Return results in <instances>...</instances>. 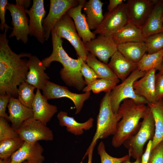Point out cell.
Listing matches in <instances>:
<instances>
[{
	"mask_svg": "<svg viewBox=\"0 0 163 163\" xmlns=\"http://www.w3.org/2000/svg\"><path fill=\"white\" fill-rule=\"evenodd\" d=\"M8 29L0 34V95L8 94L18 97V86L25 81L29 70L30 53L14 52L9 45L7 33Z\"/></svg>",
	"mask_w": 163,
	"mask_h": 163,
	"instance_id": "obj_1",
	"label": "cell"
},
{
	"mask_svg": "<svg viewBox=\"0 0 163 163\" xmlns=\"http://www.w3.org/2000/svg\"><path fill=\"white\" fill-rule=\"evenodd\" d=\"M53 51L49 56L42 60L45 67L56 61L61 63L63 68L60 72L62 80L66 84L73 87L79 91L83 90L86 85L80 72L81 65L84 61L81 58L77 59L70 57L62 46L63 41L53 29L51 32Z\"/></svg>",
	"mask_w": 163,
	"mask_h": 163,
	"instance_id": "obj_2",
	"label": "cell"
},
{
	"mask_svg": "<svg viewBox=\"0 0 163 163\" xmlns=\"http://www.w3.org/2000/svg\"><path fill=\"white\" fill-rule=\"evenodd\" d=\"M147 106L138 104L131 99H126L120 105L118 113L122 116L117 123V130L113 136L112 145L115 148L119 147L124 142L135 135L139 130Z\"/></svg>",
	"mask_w": 163,
	"mask_h": 163,
	"instance_id": "obj_3",
	"label": "cell"
},
{
	"mask_svg": "<svg viewBox=\"0 0 163 163\" xmlns=\"http://www.w3.org/2000/svg\"><path fill=\"white\" fill-rule=\"evenodd\" d=\"M110 92L106 93L101 100L97 121V128L92 142L85 154L94 149L98 140L114 135L116 131L118 123L122 118L119 113L115 114L111 107Z\"/></svg>",
	"mask_w": 163,
	"mask_h": 163,
	"instance_id": "obj_4",
	"label": "cell"
},
{
	"mask_svg": "<svg viewBox=\"0 0 163 163\" xmlns=\"http://www.w3.org/2000/svg\"><path fill=\"white\" fill-rule=\"evenodd\" d=\"M143 120L139 130L134 135L123 143L128 151V154L134 158H141L144 145L148 140H152L155 133V124L151 110L147 105Z\"/></svg>",
	"mask_w": 163,
	"mask_h": 163,
	"instance_id": "obj_5",
	"label": "cell"
},
{
	"mask_svg": "<svg viewBox=\"0 0 163 163\" xmlns=\"http://www.w3.org/2000/svg\"><path fill=\"white\" fill-rule=\"evenodd\" d=\"M146 72L136 69L121 84L116 85L111 90L110 94V100L114 113H118L121 102L126 99H132L138 104L148 103L144 97L135 93L133 86L134 82L142 77Z\"/></svg>",
	"mask_w": 163,
	"mask_h": 163,
	"instance_id": "obj_6",
	"label": "cell"
},
{
	"mask_svg": "<svg viewBox=\"0 0 163 163\" xmlns=\"http://www.w3.org/2000/svg\"><path fill=\"white\" fill-rule=\"evenodd\" d=\"M53 29L58 37L66 39L70 43L78 57L85 62L89 52L76 32L73 20L67 13L57 22Z\"/></svg>",
	"mask_w": 163,
	"mask_h": 163,
	"instance_id": "obj_7",
	"label": "cell"
},
{
	"mask_svg": "<svg viewBox=\"0 0 163 163\" xmlns=\"http://www.w3.org/2000/svg\"><path fill=\"white\" fill-rule=\"evenodd\" d=\"M129 21L126 4L123 2L106 13L100 24L93 32L95 34L112 37Z\"/></svg>",
	"mask_w": 163,
	"mask_h": 163,
	"instance_id": "obj_8",
	"label": "cell"
},
{
	"mask_svg": "<svg viewBox=\"0 0 163 163\" xmlns=\"http://www.w3.org/2000/svg\"><path fill=\"white\" fill-rule=\"evenodd\" d=\"M15 131L24 142L28 143L52 141L53 138L52 131L34 117L24 121Z\"/></svg>",
	"mask_w": 163,
	"mask_h": 163,
	"instance_id": "obj_9",
	"label": "cell"
},
{
	"mask_svg": "<svg viewBox=\"0 0 163 163\" xmlns=\"http://www.w3.org/2000/svg\"><path fill=\"white\" fill-rule=\"evenodd\" d=\"M43 90V96L47 100L65 97L71 100L75 108V114L81 111L85 102L88 99L90 92L77 94L70 91L67 87L60 85L47 80Z\"/></svg>",
	"mask_w": 163,
	"mask_h": 163,
	"instance_id": "obj_10",
	"label": "cell"
},
{
	"mask_svg": "<svg viewBox=\"0 0 163 163\" xmlns=\"http://www.w3.org/2000/svg\"><path fill=\"white\" fill-rule=\"evenodd\" d=\"M79 0H50L49 13L43 19V26L45 40H48L51 32L57 22L70 8L78 5Z\"/></svg>",
	"mask_w": 163,
	"mask_h": 163,
	"instance_id": "obj_11",
	"label": "cell"
},
{
	"mask_svg": "<svg viewBox=\"0 0 163 163\" xmlns=\"http://www.w3.org/2000/svg\"><path fill=\"white\" fill-rule=\"evenodd\" d=\"M7 9L10 12L12 18L11 22L13 30L9 38L15 37L18 41L21 40L26 44L29 35V20L26 15L25 10L16 4L8 3Z\"/></svg>",
	"mask_w": 163,
	"mask_h": 163,
	"instance_id": "obj_12",
	"label": "cell"
},
{
	"mask_svg": "<svg viewBox=\"0 0 163 163\" xmlns=\"http://www.w3.org/2000/svg\"><path fill=\"white\" fill-rule=\"evenodd\" d=\"M84 43L88 52L106 64H108L109 59L117 51V45L112 37L99 35L90 41Z\"/></svg>",
	"mask_w": 163,
	"mask_h": 163,
	"instance_id": "obj_13",
	"label": "cell"
},
{
	"mask_svg": "<svg viewBox=\"0 0 163 163\" xmlns=\"http://www.w3.org/2000/svg\"><path fill=\"white\" fill-rule=\"evenodd\" d=\"M44 2L43 0H33L30 9L25 11L29 17V35L35 37L41 43L45 40L43 26V18L46 14Z\"/></svg>",
	"mask_w": 163,
	"mask_h": 163,
	"instance_id": "obj_14",
	"label": "cell"
},
{
	"mask_svg": "<svg viewBox=\"0 0 163 163\" xmlns=\"http://www.w3.org/2000/svg\"><path fill=\"white\" fill-rule=\"evenodd\" d=\"M156 0H128L126 3L129 21L142 27Z\"/></svg>",
	"mask_w": 163,
	"mask_h": 163,
	"instance_id": "obj_15",
	"label": "cell"
},
{
	"mask_svg": "<svg viewBox=\"0 0 163 163\" xmlns=\"http://www.w3.org/2000/svg\"><path fill=\"white\" fill-rule=\"evenodd\" d=\"M44 149L38 142L30 143L24 142L21 148L11 156V163H42L45 157L42 154Z\"/></svg>",
	"mask_w": 163,
	"mask_h": 163,
	"instance_id": "obj_16",
	"label": "cell"
},
{
	"mask_svg": "<svg viewBox=\"0 0 163 163\" xmlns=\"http://www.w3.org/2000/svg\"><path fill=\"white\" fill-rule=\"evenodd\" d=\"M156 71L153 69L147 71L142 77L133 84L135 93L144 97L149 103L157 101L155 92Z\"/></svg>",
	"mask_w": 163,
	"mask_h": 163,
	"instance_id": "obj_17",
	"label": "cell"
},
{
	"mask_svg": "<svg viewBox=\"0 0 163 163\" xmlns=\"http://www.w3.org/2000/svg\"><path fill=\"white\" fill-rule=\"evenodd\" d=\"M86 1L79 0L78 5L70 8L67 12L73 20L78 34L84 43L89 41L96 37V34L89 29L85 15L82 13V9Z\"/></svg>",
	"mask_w": 163,
	"mask_h": 163,
	"instance_id": "obj_18",
	"label": "cell"
},
{
	"mask_svg": "<svg viewBox=\"0 0 163 163\" xmlns=\"http://www.w3.org/2000/svg\"><path fill=\"white\" fill-rule=\"evenodd\" d=\"M33 101L32 109L34 118L46 126L54 115L57 111L56 105L48 103L47 100L41 94L40 90L37 89Z\"/></svg>",
	"mask_w": 163,
	"mask_h": 163,
	"instance_id": "obj_19",
	"label": "cell"
},
{
	"mask_svg": "<svg viewBox=\"0 0 163 163\" xmlns=\"http://www.w3.org/2000/svg\"><path fill=\"white\" fill-rule=\"evenodd\" d=\"M29 70L25 82L37 89L43 90L46 82L50 78L45 72V67L42 60L37 56L31 55L28 59Z\"/></svg>",
	"mask_w": 163,
	"mask_h": 163,
	"instance_id": "obj_20",
	"label": "cell"
},
{
	"mask_svg": "<svg viewBox=\"0 0 163 163\" xmlns=\"http://www.w3.org/2000/svg\"><path fill=\"white\" fill-rule=\"evenodd\" d=\"M141 28L145 38L163 32V0H156Z\"/></svg>",
	"mask_w": 163,
	"mask_h": 163,
	"instance_id": "obj_21",
	"label": "cell"
},
{
	"mask_svg": "<svg viewBox=\"0 0 163 163\" xmlns=\"http://www.w3.org/2000/svg\"><path fill=\"white\" fill-rule=\"evenodd\" d=\"M7 107L9 120L11 123V126L15 130L24 121L34 117L32 109L23 105L18 98L14 97H11Z\"/></svg>",
	"mask_w": 163,
	"mask_h": 163,
	"instance_id": "obj_22",
	"label": "cell"
},
{
	"mask_svg": "<svg viewBox=\"0 0 163 163\" xmlns=\"http://www.w3.org/2000/svg\"><path fill=\"white\" fill-rule=\"evenodd\" d=\"M108 65L118 78L122 82L137 69L136 63L126 58L118 51L111 56Z\"/></svg>",
	"mask_w": 163,
	"mask_h": 163,
	"instance_id": "obj_23",
	"label": "cell"
},
{
	"mask_svg": "<svg viewBox=\"0 0 163 163\" xmlns=\"http://www.w3.org/2000/svg\"><path fill=\"white\" fill-rule=\"evenodd\" d=\"M115 43L118 45L132 42H145L141 27L129 21L112 36Z\"/></svg>",
	"mask_w": 163,
	"mask_h": 163,
	"instance_id": "obj_24",
	"label": "cell"
},
{
	"mask_svg": "<svg viewBox=\"0 0 163 163\" xmlns=\"http://www.w3.org/2000/svg\"><path fill=\"white\" fill-rule=\"evenodd\" d=\"M59 124L61 126H66L67 131L75 136L81 135L84 130L90 129L93 126V118H90L87 121L81 123L77 122L73 117L68 116L67 112L60 111L57 115Z\"/></svg>",
	"mask_w": 163,
	"mask_h": 163,
	"instance_id": "obj_25",
	"label": "cell"
},
{
	"mask_svg": "<svg viewBox=\"0 0 163 163\" xmlns=\"http://www.w3.org/2000/svg\"><path fill=\"white\" fill-rule=\"evenodd\" d=\"M103 4L100 0H89L84 3L83 8L90 30H95L104 18L102 9Z\"/></svg>",
	"mask_w": 163,
	"mask_h": 163,
	"instance_id": "obj_26",
	"label": "cell"
},
{
	"mask_svg": "<svg viewBox=\"0 0 163 163\" xmlns=\"http://www.w3.org/2000/svg\"><path fill=\"white\" fill-rule=\"evenodd\" d=\"M147 105L151 110L155 124V133L152 140L151 151L163 141V100L154 103H148Z\"/></svg>",
	"mask_w": 163,
	"mask_h": 163,
	"instance_id": "obj_27",
	"label": "cell"
},
{
	"mask_svg": "<svg viewBox=\"0 0 163 163\" xmlns=\"http://www.w3.org/2000/svg\"><path fill=\"white\" fill-rule=\"evenodd\" d=\"M117 51L130 61L138 63L147 52L144 42H132L117 45Z\"/></svg>",
	"mask_w": 163,
	"mask_h": 163,
	"instance_id": "obj_28",
	"label": "cell"
},
{
	"mask_svg": "<svg viewBox=\"0 0 163 163\" xmlns=\"http://www.w3.org/2000/svg\"><path fill=\"white\" fill-rule=\"evenodd\" d=\"M85 62L94 71L99 78L110 79L117 83L119 82V79L108 64L98 60L95 56L89 52Z\"/></svg>",
	"mask_w": 163,
	"mask_h": 163,
	"instance_id": "obj_29",
	"label": "cell"
},
{
	"mask_svg": "<svg viewBox=\"0 0 163 163\" xmlns=\"http://www.w3.org/2000/svg\"><path fill=\"white\" fill-rule=\"evenodd\" d=\"M163 62V49L152 54L145 53L137 63V69L146 72L153 69L159 70Z\"/></svg>",
	"mask_w": 163,
	"mask_h": 163,
	"instance_id": "obj_30",
	"label": "cell"
},
{
	"mask_svg": "<svg viewBox=\"0 0 163 163\" xmlns=\"http://www.w3.org/2000/svg\"><path fill=\"white\" fill-rule=\"evenodd\" d=\"M24 142L20 137L0 141V159H3L11 157L21 148Z\"/></svg>",
	"mask_w": 163,
	"mask_h": 163,
	"instance_id": "obj_31",
	"label": "cell"
},
{
	"mask_svg": "<svg viewBox=\"0 0 163 163\" xmlns=\"http://www.w3.org/2000/svg\"><path fill=\"white\" fill-rule=\"evenodd\" d=\"M35 88L25 81L22 82L18 88L17 98L23 105L31 109L35 97L34 93Z\"/></svg>",
	"mask_w": 163,
	"mask_h": 163,
	"instance_id": "obj_32",
	"label": "cell"
},
{
	"mask_svg": "<svg viewBox=\"0 0 163 163\" xmlns=\"http://www.w3.org/2000/svg\"><path fill=\"white\" fill-rule=\"evenodd\" d=\"M117 83L112 80L105 78H98L83 89V92L92 91L94 93H98L101 92L106 93L110 92Z\"/></svg>",
	"mask_w": 163,
	"mask_h": 163,
	"instance_id": "obj_33",
	"label": "cell"
},
{
	"mask_svg": "<svg viewBox=\"0 0 163 163\" xmlns=\"http://www.w3.org/2000/svg\"><path fill=\"white\" fill-rule=\"evenodd\" d=\"M145 43L148 54L158 52L163 49V32L145 38Z\"/></svg>",
	"mask_w": 163,
	"mask_h": 163,
	"instance_id": "obj_34",
	"label": "cell"
},
{
	"mask_svg": "<svg viewBox=\"0 0 163 163\" xmlns=\"http://www.w3.org/2000/svg\"><path fill=\"white\" fill-rule=\"evenodd\" d=\"M97 151L100 156L101 163H121L131 157L129 154L119 158L111 156L106 152L104 144L102 141L99 143Z\"/></svg>",
	"mask_w": 163,
	"mask_h": 163,
	"instance_id": "obj_35",
	"label": "cell"
},
{
	"mask_svg": "<svg viewBox=\"0 0 163 163\" xmlns=\"http://www.w3.org/2000/svg\"><path fill=\"white\" fill-rule=\"evenodd\" d=\"M5 118L0 117V141L19 137L16 131Z\"/></svg>",
	"mask_w": 163,
	"mask_h": 163,
	"instance_id": "obj_36",
	"label": "cell"
},
{
	"mask_svg": "<svg viewBox=\"0 0 163 163\" xmlns=\"http://www.w3.org/2000/svg\"><path fill=\"white\" fill-rule=\"evenodd\" d=\"M80 72L84 77L85 82L87 85H90L99 78L94 71L84 61L81 65Z\"/></svg>",
	"mask_w": 163,
	"mask_h": 163,
	"instance_id": "obj_37",
	"label": "cell"
},
{
	"mask_svg": "<svg viewBox=\"0 0 163 163\" xmlns=\"http://www.w3.org/2000/svg\"><path fill=\"white\" fill-rule=\"evenodd\" d=\"M148 163H163V141L151 151Z\"/></svg>",
	"mask_w": 163,
	"mask_h": 163,
	"instance_id": "obj_38",
	"label": "cell"
},
{
	"mask_svg": "<svg viewBox=\"0 0 163 163\" xmlns=\"http://www.w3.org/2000/svg\"><path fill=\"white\" fill-rule=\"evenodd\" d=\"M7 0H0V18L1 23L0 29L2 31L5 29H13L7 25L5 22V15L7 9V6L8 3Z\"/></svg>",
	"mask_w": 163,
	"mask_h": 163,
	"instance_id": "obj_39",
	"label": "cell"
},
{
	"mask_svg": "<svg viewBox=\"0 0 163 163\" xmlns=\"http://www.w3.org/2000/svg\"><path fill=\"white\" fill-rule=\"evenodd\" d=\"M11 97L8 94L0 95V117L5 118L8 121L9 120L8 116L6 113V108Z\"/></svg>",
	"mask_w": 163,
	"mask_h": 163,
	"instance_id": "obj_40",
	"label": "cell"
},
{
	"mask_svg": "<svg viewBox=\"0 0 163 163\" xmlns=\"http://www.w3.org/2000/svg\"><path fill=\"white\" fill-rule=\"evenodd\" d=\"M155 92L157 101L163 98V75H156Z\"/></svg>",
	"mask_w": 163,
	"mask_h": 163,
	"instance_id": "obj_41",
	"label": "cell"
},
{
	"mask_svg": "<svg viewBox=\"0 0 163 163\" xmlns=\"http://www.w3.org/2000/svg\"><path fill=\"white\" fill-rule=\"evenodd\" d=\"M152 144V140H150L147 144L145 152L143 154L141 163H148L150 155Z\"/></svg>",
	"mask_w": 163,
	"mask_h": 163,
	"instance_id": "obj_42",
	"label": "cell"
},
{
	"mask_svg": "<svg viewBox=\"0 0 163 163\" xmlns=\"http://www.w3.org/2000/svg\"><path fill=\"white\" fill-rule=\"evenodd\" d=\"M123 0H110L107 9L108 11H111L123 3Z\"/></svg>",
	"mask_w": 163,
	"mask_h": 163,
	"instance_id": "obj_43",
	"label": "cell"
},
{
	"mask_svg": "<svg viewBox=\"0 0 163 163\" xmlns=\"http://www.w3.org/2000/svg\"><path fill=\"white\" fill-rule=\"evenodd\" d=\"M31 3L30 0H16L15 4L25 10L28 9Z\"/></svg>",
	"mask_w": 163,
	"mask_h": 163,
	"instance_id": "obj_44",
	"label": "cell"
},
{
	"mask_svg": "<svg viewBox=\"0 0 163 163\" xmlns=\"http://www.w3.org/2000/svg\"><path fill=\"white\" fill-rule=\"evenodd\" d=\"M93 150H90L85 155V156L87 155H88V160L87 163H92Z\"/></svg>",
	"mask_w": 163,
	"mask_h": 163,
	"instance_id": "obj_45",
	"label": "cell"
},
{
	"mask_svg": "<svg viewBox=\"0 0 163 163\" xmlns=\"http://www.w3.org/2000/svg\"><path fill=\"white\" fill-rule=\"evenodd\" d=\"M130 158H129L126 160L121 163H141V159L137 158L136 159V160L133 162H131L130 161Z\"/></svg>",
	"mask_w": 163,
	"mask_h": 163,
	"instance_id": "obj_46",
	"label": "cell"
},
{
	"mask_svg": "<svg viewBox=\"0 0 163 163\" xmlns=\"http://www.w3.org/2000/svg\"><path fill=\"white\" fill-rule=\"evenodd\" d=\"M11 157L3 159H0V163H11Z\"/></svg>",
	"mask_w": 163,
	"mask_h": 163,
	"instance_id": "obj_47",
	"label": "cell"
},
{
	"mask_svg": "<svg viewBox=\"0 0 163 163\" xmlns=\"http://www.w3.org/2000/svg\"><path fill=\"white\" fill-rule=\"evenodd\" d=\"M159 74L163 75V62L160 69L159 70V72L158 73Z\"/></svg>",
	"mask_w": 163,
	"mask_h": 163,
	"instance_id": "obj_48",
	"label": "cell"
},
{
	"mask_svg": "<svg viewBox=\"0 0 163 163\" xmlns=\"http://www.w3.org/2000/svg\"><path fill=\"white\" fill-rule=\"evenodd\" d=\"M21 163H28L27 161H25Z\"/></svg>",
	"mask_w": 163,
	"mask_h": 163,
	"instance_id": "obj_49",
	"label": "cell"
}]
</instances>
